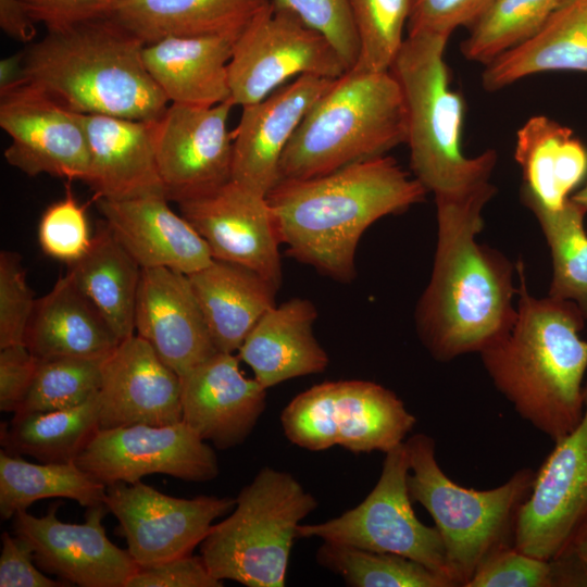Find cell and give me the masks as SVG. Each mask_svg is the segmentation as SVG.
<instances>
[{
    "instance_id": "1",
    "label": "cell",
    "mask_w": 587,
    "mask_h": 587,
    "mask_svg": "<svg viewBox=\"0 0 587 587\" xmlns=\"http://www.w3.org/2000/svg\"><path fill=\"white\" fill-rule=\"evenodd\" d=\"M496 187L458 200H435L437 246L430 280L415 310L419 337L439 362L486 350L504 338L516 319L513 264L476 241L482 212Z\"/></svg>"
},
{
    "instance_id": "2",
    "label": "cell",
    "mask_w": 587,
    "mask_h": 587,
    "mask_svg": "<svg viewBox=\"0 0 587 587\" xmlns=\"http://www.w3.org/2000/svg\"><path fill=\"white\" fill-rule=\"evenodd\" d=\"M426 192L394 158L382 155L315 177L280 179L266 200L290 257L350 283L364 232L421 202Z\"/></svg>"
},
{
    "instance_id": "3",
    "label": "cell",
    "mask_w": 587,
    "mask_h": 587,
    "mask_svg": "<svg viewBox=\"0 0 587 587\" xmlns=\"http://www.w3.org/2000/svg\"><path fill=\"white\" fill-rule=\"evenodd\" d=\"M524 263H515L516 319L509 334L482 351L483 365L515 412L553 442L567 435L584 411L587 340L585 316L571 300L536 298Z\"/></svg>"
},
{
    "instance_id": "4",
    "label": "cell",
    "mask_w": 587,
    "mask_h": 587,
    "mask_svg": "<svg viewBox=\"0 0 587 587\" xmlns=\"http://www.w3.org/2000/svg\"><path fill=\"white\" fill-rule=\"evenodd\" d=\"M143 47L111 14L49 29L24 51V83L76 113L157 121L170 101L143 63Z\"/></svg>"
},
{
    "instance_id": "5",
    "label": "cell",
    "mask_w": 587,
    "mask_h": 587,
    "mask_svg": "<svg viewBox=\"0 0 587 587\" xmlns=\"http://www.w3.org/2000/svg\"><path fill=\"white\" fill-rule=\"evenodd\" d=\"M448 39L410 33L390 67L403 95L411 170L435 200L464 199L487 188L497 163L495 150L467 157L462 149L465 107L450 84Z\"/></svg>"
},
{
    "instance_id": "6",
    "label": "cell",
    "mask_w": 587,
    "mask_h": 587,
    "mask_svg": "<svg viewBox=\"0 0 587 587\" xmlns=\"http://www.w3.org/2000/svg\"><path fill=\"white\" fill-rule=\"evenodd\" d=\"M407 139V112L390 71L350 68L302 120L279 165V180L310 178L386 155Z\"/></svg>"
},
{
    "instance_id": "7",
    "label": "cell",
    "mask_w": 587,
    "mask_h": 587,
    "mask_svg": "<svg viewBox=\"0 0 587 587\" xmlns=\"http://www.w3.org/2000/svg\"><path fill=\"white\" fill-rule=\"evenodd\" d=\"M404 444L410 498L433 517L450 576L455 587H465L487 559L514 546L519 512L532 492L536 471L520 469L504 484L487 490L465 488L441 470L430 436L419 433Z\"/></svg>"
},
{
    "instance_id": "8",
    "label": "cell",
    "mask_w": 587,
    "mask_h": 587,
    "mask_svg": "<svg viewBox=\"0 0 587 587\" xmlns=\"http://www.w3.org/2000/svg\"><path fill=\"white\" fill-rule=\"evenodd\" d=\"M315 498L288 472L265 466L200 545L210 573L248 587H283L300 522Z\"/></svg>"
},
{
    "instance_id": "9",
    "label": "cell",
    "mask_w": 587,
    "mask_h": 587,
    "mask_svg": "<svg viewBox=\"0 0 587 587\" xmlns=\"http://www.w3.org/2000/svg\"><path fill=\"white\" fill-rule=\"evenodd\" d=\"M280 422L295 445L321 451L335 445L353 453L388 452L416 419L390 389L369 380L325 382L296 396Z\"/></svg>"
},
{
    "instance_id": "10",
    "label": "cell",
    "mask_w": 587,
    "mask_h": 587,
    "mask_svg": "<svg viewBox=\"0 0 587 587\" xmlns=\"http://www.w3.org/2000/svg\"><path fill=\"white\" fill-rule=\"evenodd\" d=\"M410 471L404 441L386 452L380 476L366 498L341 515L298 527V538L317 537L360 549L415 560L449 578L444 542L435 526L415 515L408 489Z\"/></svg>"
},
{
    "instance_id": "11",
    "label": "cell",
    "mask_w": 587,
    "mask_h": 587,
    "mask_svg": "<svg viewBox=\"0 0 587 587\" xmlns=\"http://www.w3.org/2000/svg\"><path fill=\"white\" fill-rule=\"evenodd\" d=\"M348 65L319 30L271 3L235 40L228 63L229 101L246 107L289 83L314 75L338 78Z\"/></svg>"
},
{
    "instance_id": "12",
    "label": "cell",
    "mask_w": 587,
    "mask_h": 587,
    "mask_svg": "<svg viewBox=\"0 0 587 587\" xmlns=\"http://www.w3.org/2000/svg\"><path fill=\"white\" fill-rule=\"evenodd\" d=\"M75 462L107 487L132 484L150 474L208 482L220 470L212 447L183 421L99 428Z\"/></svg>"
},
{
    "instance_id": "13",
    "label": "cell",
    "mask_w": 587,
    "mask_h": 587,
    "mask_svg": "<svg viewBox=\"0 0 587 587\" xmlns=\"http://www.w3.org/2000/svg\"><path fill=\"white\" fill-rule=\"evenodd\" d=\"M104 504L118 521L134 561L148 566L191 554L213 522L234 509L236 498H177L138 480L108 486Z\"/></svg>"
},
{
    "instance_id": "14",
    "label": "cell",
    "mask_w": 587,
    "mask_h": 587,
    "mask_svg": "<svg viewBox=\"0 0 587 587\" xmlns=\"http://www.w3.org/2000/svg\"><path fill=\"white\" fill-rule=\"evenodd\" d=\"M234 105L170 103L154 121L159 174L168 201L207 196L232 180L233 134L227 121Z\"/></svg>"
},
{
    "instance_id": "15",
    "label": "cell",
    "mask_w": 587,
    "mask_h": 587,
    "mask_svg": "<svg viewBox=\"0 0 587 587\" xmlns=\"http://www.w3.org/2000/svg\"><path fill=\"white\" fill-rule=\"evenodd\" d=\"M587 517V384L577 425L554 442L536 471L528 499L522 505L514 547L551 560L571 541Z\"/></svg>"
},
{
    "instance_id": "16",
    "label": "cell",
    "mask_w": 587,
    "mask_h": 587,
    "mask_svg": "<svg viewBox=\"0 0 587 587\" xmlns=\"http://www.w3.org/2000/svg\"><path fill=\"white\" fill-rule=\"evenodd\" d=\"M0 127L11 141L4 158L34 177L48 174L85 183L89 147L80 113L23 83L0 93Z\"/></svg>"
},
{
    "instance_id": "17",
    "label": "cell",
    "mask_w": 587,
    "mask_h": 587,
    "mask_svg": "<svg viewBox=\"0 0 587 587\" xmlns=\"http://www.w3.org/2000/svg\"><path fill=\"white\" fill-rule=\"evenodd\" d=\"M57 509L40 517L20 511L12 519L13 534L30 546L37 565L70 585L125 587L138 564L108 538L105 504L87 508L80 524L59 520Z\"/></svg>"
},
{
    "instance_id": "18",
    "label": "cell",
    "mask_w": 587,
    "mask_h": 587,
    "mask_svg": "<svg viewBox=\"0 0 587 587\" xmlns=\"http://www.w3.org/2000/svg\"><path fill=\"white\" fill-rule=\"evenodd\" d=\"M177 204L213 259L248 267L280 287V241L266 196L230 180L207 196Z\"/></svg>"
},
{
    "instance_id": "19",
    "label": "cell",
    "mask_w": 587,
    "mask_h": 587,
    "mask_svg": "<svg viewBox=\"0 0 587 587\" xmlns=\"http://www.w3.org/2000/svg\"><path fill=\"white\" fill-rule=\"evenodd\" d=\"M98 400L100 428L182 422L180 376L136 334L103 359Z\"/></svg>"
},
{
    "instance_id": "20",
    "label": "cell",
    "mask_w": 587,
    "mask_h": 587,
    "mask_svg": "<svg viewBox=\"0 0 587 587\" xmlns=\"http://www.w3.org/2000/svg\"><path fill=\"white\" fill-rule=\"evenodd\" d=\"M335 79L299 76L242 107L233 133L232 180L266 196L279 182L283 154L299 125Z\"/></svg>"
},
{
    "instance_id": "21",
    "label": "cell",
    "mask_w": 587,
    "mask_h": 587,
    "mask_svg": "<svg viewBox=\"0 0 587 587\" xmlns=\"http://www.w3.org/2000/svg\"><path fill=\"white\" fill-rule=\"evenodd\" d=\"M239 360L218 351L180 376L182 421L218 449L242 444L266 405L267 389L243 375Z\"/></svg>"
},
{
    "instance_id": "22",
    "label": "cell",
    "mask_w": 587,
    "mask_h": 587,
    "mask_svg": "<svg viewBox=\"0 0 587 587\" xmlns=\"http://www.w3.org/2000/svg\"><path fill=\"white\" fill-rule=\"evenodd\" d=\"M134 326L179 376L218 352L188 275L180 272L141 270Z\"/></svg>"
},
{
    "instance_id": "23",
    "label": "cell",
    "mask_w": 587,
    "mask_h": 587,
    "mask_svg": "<svg viewBox=\"0 0 587 587\" xmlns=\"http://www.w3.org/2000/svg\"><path fill=\"white\" fill-rule=\"evenodd\" d=\"M102 220L141 268L165 267L190 275L213 260L204 239L164 196L97 199Z\"/></svg>"
},
{
    "instance_id": "24",
    "label": "cell",
    "mask_w": 587,
    "mask_h": 587,
    "mask_svg": "<svg viewBox=\"0 0 587 587\" xmlns=\"http://www.w3.org/2000/svg\"><path fill=\"white\" fill-rule=\"evenodd\" d=\"M89 147L85 184L97 199L165 196L154 148V121L82 114Z\"/></svg>"
},
{
    "instance_id": "25",
    "label": "cell",
    "mask_w": 587,
    "mask_h": 587,
    "mask_svg": "<svg viewBox=\"0 0 587 587\" xmlns=\"http://www.w3.org/2000/svg\"><path fill=\"white\" fill-rule=\"evenodd\" d=\"M316 317L315 305L304 298L275 304L248 334L238 358L266 389L295 377L324 372L329 359L314 336Z\"/></svg>"
},
{
    "instance_id": "26",
    "label": "cell",
    "mask_w": 587,
    "mask_h": 587,
    "mask_svg": "<svg viewBox=\"0 0 587 587\" xmlns=\"http://www.w3.org/2000/svg\"><path fill=\"white\" fill-rule=\"evenodd\" d=\"M121 341L66 273L49 292L36 299L24 345L37 359H104Z\"/></svg>"
},
{
    "instance_id": "27",
    "label": "cell",
    "mask_w": 587,
    "mask_h": 587,
    "mask_svg": "<svg viewBox=\"0 0 587 587\" xmlns=\"http://www.w3.org/2000/svg\"><path fill=\"white\" fill-rule=\"evenodd\" d=\"M238 36L164 37L145 45L143 63L170 103L215 105L229 101L228 63Z\"/></svg>"
},
{
    "instance_id": "28",
    "label": "cell",
    "mask_w": 587,
    "mask_h": 587,
    "mask_svg": "<svg viewBox=\"0 0 587 587\" xmlns=\"http://www.w3.org/2000/svg\"><path fill=\"white\" fill-rule=\"evenodd\" d=\"M188 278L221 352L238 351L259 320L276 304L278 289L239 264L213 259Z\"/></svg>"
},
{
    "instance_id": "29",
    "label": "cell",
    "mask_w": 587,
    "mask_h": 587,
    "mask_svg": "<svg viewBox=\"0 0 587 587\" xmlns=\"http://www.w3.org/2000/svg\"><path fill=\"white\" fill-rule=\"evenodd\" d=\"M485 66L487 91L545 72L587 73V0H562L536 33Z\"/></svg>"
},
{
    "instance_id": "30",
    "label": "cell",
    "mask_w": 587,
    "mask_h": 587,
    "mask_svg": "<svg viewBox=\"0 0 587 587\" xmlns=\"http://www.w3.org/2000/svg\"><path fill=\"white\" fill-rule=\"evenodd\" d=\"M514 159L522 170L521 191L552 210L563 208L587 176V147L572 129L544 115L519 128Z\"/></svg>"
},
{
    "instance_id": "31",
    "label": "cell",
    "mask_w": 587,
    "mask_h": 587,
    "mask_svg": "<svg viewBox=\"0 0 587 587\" xmlns=\"http://www.w3.org/2000/svg\"><path fill=\"white\" fill-rule=\"evenodd\" d=\"M272 0H117L110 13L145 45L164 37L238 36Z\"/></svg>"
},
{
    "instance_id": "32",
    "label": "cell",
    "mask_w": 587,
    "mask_h": 587,
    "mask_svg": "<svg viewBox=\"0 0 587 587\" xmlns=\"http://www.w3.org/2000/svg\"><path fill=\"white\" fill-rule=\"evenodd\" d=\"M67 274L93 302L121 340L135 334L141 267L115 239L103 220L87 251L67 264Z\"/></svg>"
},
{
    "instance_id": "33",
    "label": "cell",
    "mask_w": 587,
    "mask_h": 587,
    "mask_svg": "<svg viewBox=\"0 0 587 587\" xmlns=\"http://www.w3.org/2000/svg\"><path fill=\"white\" fill-rule=\"evenodd\" d=\"M107 486L91 477L76 462L33 463L0 451V515L10 520L34 502L66 498L90 508L104 504Z\"/></svg>"
},
{
    "instance_id": "34",
    "label": "cell",
    "mask_w": 587,
    "mask_h": 587,
    "mask_svg": "<svg viewBox=\"0 0 587 587\" xmlns=\"http://www.w3.org/2000/svg\"><path fill=\"white\" fill-rule=\"evenodd\" d=\"M99 428L97 392L74 408L14 413L1 426V442L7 452L39 462H75Z\"/></svg>"
},
{
    "instance_id": "35",
    "label": "cell",
    "mask_w": 587,
    "mask_h": 587,
    "mask_svg": "<svg viewBox=\"0 0 587 587\" xmlns=\"http://www.w3.org/2000/svg\"><path fill=\"white\" fill-rule=\"evenodd\" d=\"M523 203L537 218L552 259L548 296L575 302L587 320V214L572 199L558 210L539 204L521 191Z\"/></svg>"
},
{
    "instance_id": "36",
    "label": "cell",
    "mask_w": 587,
    "mask_h": 587,
    "mask_svg": "<svg viewBox=\"0 0 587 587\" xmlns=\"http://www.w3.org/2000/svg\"><path fill=\"white\" fill-rule=\"evenodd\" d=\"M320 565L353 587H454L446 576L410 558L324 541Z\"/></svg>"
},
{
    "instance_id": "37",
    "label": "cell",
    "mask_w": 587,
    "mask_h": 587,
    "mask_svg": "<svg viewBox=\"0 0 587 587\" xmlns=\"http://www.w3.org/2000/svg\"><path fill=\"white\" fill-rule=\"evenodd\" d=\"M562 0H491L461 43L469 61L487 65L545 23Z\"/></svg>"
},
{
    "instance_id": "38",
    "label": "cell",
    "mask_w": 587,
    "mask_h": 587,
    "mask_svg": "<svg viewBox=\"0 0 587 587\" xmlns=\"http://www.w3.org/2000/svg\"><path fill=\"white\" fill-rule=\"evenodd\" d=\"M102 361L38 359L32 385L15 413L63 410L84 403L99 390Z\"/></svg>"
},
{
    "instance_id": "39",
    "label": "cell",
    "mask_w": 587,
    "mask_h": 587,
    "mask_svg": "<svg viewBox=\"0 0 587 587\" xmlns=\"http://www.w3.org/2000/svg\"><path fill=\"white\" fill-rule=\"evenodd\" d=\"M359 39L352 68L390 71L404 41L411 0H348Z\"/></svg>"
},
{
    "instance_id": "40",
    "label": "cell",
    "mask_w": 587,
    "mask_h": 587,
    "mask_svg": "<svg viewBox=\"0 0 587 587\" xmlns=\"http://www.w3.org/2000/svg\"><path fill=\"white\" fill-rule=\"evenodd\" d=\"M86 208L67 191L66 196L49 205L38 225V241L42 251L70 264L79 259L91 242Z\"/></svg>"
},
{
    "instance_id": "41",
    "label": "cell",
    "mask_w": 587,
    "mask_h": 587,
    "mask_svg": "<svg viewBox=\"0 0 587 587\" xmlns=\"http://www.w3.org/2000/svg\"><path fill=\"white\" fill-rule=\"evenodd\" d=\"M36 299L26 282L22 257L0 252V349L24 344Z\"/></svg>"
},
{
    "instance_id": "42",
    "label": "cell",
    "mask_w": 587,
    "mask_h": 587,
    "mask_svg": "<svg viewBox=\"0 0 587 587\" xmlns=\"http://www.w3.org/2000/svg\"><path fill=\"white\" fill-rule=\"evenodd\" d=\"M272 3L297 14L323 34L339 52L349 70L359 57V39L348 0H272Z\"/></svg>"
},
{
    "instance_id": "43",
    "label": "cell",
    "mask_w": 587,
    "mask_h": 587,
    "mask_svg": "<svg viewBox=\"0 0 587 587\" xmlns=\"http://www.w3.org/2000/svg\"><path fill=\"white\" fill-rule=\"evenodd\" d=\"M465 587H553L551 561L512 546L487 559Z\"/></svg>"
},
{
    "instance_id": "44",
    "label": "cell",
    "mask_w": 587,
    "mask_h": 587,
    "mask_svg": "<svg viewBox=\"0 0 587 587\" xmlns=\"http://www.w3.org/2000/svg\"><path fill=\"white\" fill-rule=\"evenodd\" d=\"M491 0H411L408 34L429 32L449 36L471 26Z\"/></svg>"
},
{
    "instance_id": "45",
    "label": "cell",
    "mask_w": 587,
    "mask_h": 587,
    "mask_svg": "<svg viewBox=\"0 0 587 587\" xmlns=\"http://www.w3.org/2000/svg\"><path fill=\"white\" fill-rule=\"evenodd\" d=\"M201 555H183L153 565L138 566L125 587H222Z\"/></svg>"
},
{
    "instance_id": "46",
    "label": "cell",
    "mask_w": 587,
    "mask_h": 587,
    "mask_svg": "<svg viewBox=\"0 0 587 587\" xmlns=\"http://www.w3.org/2000/svg\"><path fill=\"white\" fill-rule=\"evenodd\" d=\"M0 587H63L64 580L45 575L37 565L33 549L23 539L4 532L1 535Z\"/></svg>"
},
{
    "instance_id": "47",
    "label": "cell",
    "mask_w": 587,
    "mask_h": 587,
    "mask_svg": "<svg viewBox=\"0 0 587 587\" xmlns=\"http://www.w3.org/2000/svg\"><path fill=\"white\" fill-rule=\"evenodd\" d=\"M38 359L24 345L0 349V410L15 413L30 385Z\"/></svg>"
},
{
    "instance_id": "48",
    "label": "cell",
    "mask_w": 587,
    "mask_h": 587,
    "mask_svg": "<svg viewBox=\"0 0 587 587\" xmlns=\"http://www.w3.org/2000/svg\"><path fill=\"white\" fill-rule=\"evenodd\" d=\"M36 23L47 30L109 15L117 0H21Z\"/></svg>"
},
{
    "instance_id": "49",
    "label": "cell",
    "mask_w": 587,
    "mask_h": 587,
    "mask_svg": "<svg viewBox=\"0 0 587 587\" xmlns=\"http://www.w3.org/2000/svg\"><path fill=\"white\" fill-rule=\"evenodd\" d=\"M550 561L553 587H587V517L567 546Z\"/></svg>"
},
{
    "instance_id": "50",
    "label": "cell",
    "mask_w": 587,
    "mask_h": 587,
    "mask_svg": "<svg viewBox=\"0 0 587 587\" xmlns=\"http://www.w3.org/2000/svg\"><path fill=\"white\" fill-rule=\"evenodd\" d=\"M35 24L21 0H0V27L8 36L30 42L37 34Z\"/></svg>"
},
{
    "instance_id": "51",
    "label": "cell",
    "mask_w": 587,
    "mask_h": 587,
    "mask_svg": "<svg viewBox=\"0 0 587 587\" xmlns=\"http://www.w3.org/2000/svg\"><path fill=\"white\" fill-rule=\"evenodd\" d=\"M23 58L24 51L0 61V93L24 83Z\"/></svg>"
},
{
    "instance_id": "52",
    "label": "cell",
    "mask_w": 587,
    "mask_h": 587,
    "mask_svg": "<svg viewBox=\"0 0 587 587\" xmlns=\"http://www.w3.org/2000/svg\"><path fill=\"white\" fill-rule=\"evenodd\" d=\"M571 199L587 213V184L574 192Z\"/></svg>"
}]
</instances>
